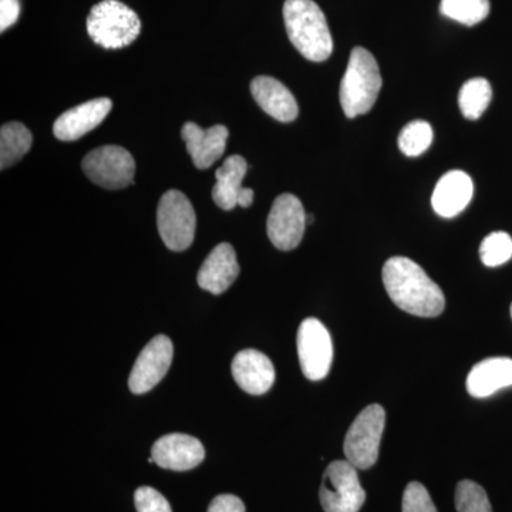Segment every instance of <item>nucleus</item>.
I'll use <instances>...</instances> for the list:
<instances>
[{"instance_id":"2eb2a0df","label":"nucleus","mask_w":512,"mask_h":512,"mask_svg":"<svg viewBox=\"0 0 512 512\" xmlns=\"http://www.w3.org/2000/svg\"><path fill=\"white\" fill-rule=\"evenodd\" d=\"M232 376L244 392L261 396L274 386L275 367L264 353L254 349L242 350L232 360Z\"/></svg>"},{"instance_id":"2f4dec72","label":"nucleus","mask_w":512,"mask_h":512,"mask_svg":"<svg viewBox=\"0 0 512 512\" xmlns=\"http://www.w3.org/2000/svg\"><path fill=\"white\" fill-rule=\"evenodd\" d=\"M511 316H512V305H511Z\"/></svg>"},{"instance_id":"4be33fe9","label":"nucleus","mask_w":512,"mask_h":512,"mask_svg":"<svg viewBox=\"0 0 512 512\" xmlns=\"http://www.w3.org/2000/svg\"><path fill=\"white\" fill-rule=\"evenodd\" d=\"M493 89L483 77L470 79L461 87L458 94V106L468 120H478L490 106Z\"/></svg>"},{"instance_id":"39448f33","label":"nucleus","mask_w":512,"mask_h":512,"mask_svg":"<svg viewBox=\"0 0 512 512\" xmlns=\"http://www.w3.org/2000/svg\"><path fill=\"white\" fill-rule=\"evenodd\" d=\"M386 412L380 404H370L353 421L345 437L346 460L357 470L376 464L382 443Z\"/></svg>"},{"instance_id":"7ed1b4c3","label":"nucleus","mask_w":512,"mask_h":512,"mask_svg":"<svg viewBox=\"0 0 512 512\" xmlns=\"http://www.w3.org/2000/svg\"><path fill=\"white\" fill-rule=\"evenodd\" d=\"M382 84L375 56L365 47H355L350 53L348 69L340 83V104L346 117L355 119L372 110Z\"/></svg>"},{"instance_id":"c85d7f7f","label":"nucleus","mask_w":512,"mask_h":512,"mask_svg":"<svg viewBox=\"0 0 512 512\" xmlns=\"http://www.w3.org/2000/svg\"><path fill=\"white\" fill-rule=\"evenodd\" d=\"M208 512H247L241 498L237 495L222 494L211 501Z\"/></svg>"},{"instance_id":"f3484780","label":"nucleus","mask_w":512,"mask_h":512,"mask_svg":"<svg viewBox=\"0 0 512 512\" xmlns=\"http://www.w3.org/2000/svg\"><path fill=\"white\" fill-rule=\"evenodd\" d=\"M474 184L470 175L454 170L440 178L434 188L431 205L443 218L457 217L473 200Z\"/></svg>"},{"instance_id":"20e7f679","label":"nucleus","mask_w":512,"mask_h":512,"mask_svg":"<svg viewBox=\"0 0 512 512\" xmlns=\"http://www.w3.org/2000/svg\"><path fill=\"white\" fill-rule=\"evenodd\" d=\"M87 32L96 45L116 50L131 45L141 32V20L119 0H103L90 10Z\"/></svg>"},{"instance_id":"9d476101","label":"nucleus","mask_w":512,"mask_h":512,"mask_svg":"<svg viewBox=\"0 0 512 512\" xmlns=\"http://www.w3.org/2000/svg\"><path fill=\"white\" fill-rule=\"evenodd\" d=\"M306 222V212L301 200L292 194H282L276 198L266 221V232L275 248L292 251L302 242Z\"/></svg>"},{"instance_id":"bb28decb","label":"nucleus","mask_w":512,"mask_h":512,"mask_svg":"<svg viewBox=\"0 0 512 512\" xmlns=\"http://www.w3.org/2000/svg\"><path fill=\"white\" fill-rule=\"evenodd\" d=\"M403 512H437L429 491L423 484L413 481L403 494Z\"/></svg>"},{"instance_id":"5701e85b","label":"nucleus","mask_w":512,"mask_h":512,"mask_svg":"<svg viewBox=\"0 0 512 512\" xmlns=\"http://www.w3.org/2000/svg\"><path fill=\"white\" fill-rule=\"evenodd\" d=\"M440 12L461 25L476 26L490 15V0H441Z\"/></svg>"},{"instance_id":"b1692460","label":"nucleus","mask_w":512,"mask_h":512,"mask_svg":"<svg viewBox=\"0 0 512 512\" xmlns=\"http://www.w3.org/2000/svg\"><path fill=\"white\" fill-rule=\"evenodd\" d=\"M433 143V128L427 121L416 120L400 131L399 148L407 157H419Z\"/></svg>"},{"instance_id":"412c9836","label":"nucleus","mask_w":512,"mask_h":512,"mask_svg":"<svg viewBox=\"0 0 512 512\" xmlns=\"http://www.w3.org/2000/svg\"><path fill=\"white\" fill-rule=\"evenodd\" d=\"M33 137L25 124L12 121L0 128V168L19 163L32 148Z\"/></svg>"},{"instance_id":"423d86ee","label":"nucleus","mask_w":512,"mask_h":512,"mask_svg":"<svg viewBox=\"0 0 512 512\" xmlns=\"http://www.w3.org/2000/svg\"><path fill=\"white\" fill-rule=\"evenodd\" d=\"M157 227L165 247L185 251L191 247L197 228V215L190 200L178 190L165 192L158 202Z\"/></svg>"},{"instance_id":"f8f14e48","label":"nucleus","mask_w":512,"mask_h":512,"mask_svg":"<svg viewBox=\"0 0 512 512\" xmlns=\"http://www.w3.org/2000/svg\"><path fill=\"white\" fill-rule=\"evenodd\" d=\"M151 456L154 463L165 470L187 471L200 466L205 450L195 437L174 433L158 439L151 448Z\"/></svg>"},{"instance_id":"1a4fd4ad","label":"nucleus","mask_w":512,"mask_h":512,"mask_svg":"<svg viewBox=\"0 0 512 512\" xmlns=\"http://www.w3.org/2000/svg\"><path fill=\"white\" fill-rule=\"evenodd\" d=\"M298 355L303 376L318 382L329 375L333 362V343L320 320H303L298 330Z\"/></svg>"},{"instance_id":"393cba45","label":"nucleus","mask_w":512,"mask_h":512,"mask_svg":"<svg viewBox=\"0 0 512 512\" xmlns=\"http://www.w3.org/2000/svg\"><path fill=\"white\" fill-rule=\"evenodd\" d=\"M457 512H493L488 495L480 484L463 480L456 488Z\"/></svg>"},{"instance_id":"6ab92c4d","label":"nucleus","mask_w":512,"mask_h":512,"mask_svg":"<svg viewBox=\"0 0 512 512\" xmlns=\"http://www.w3.org/2000/svg\"><path fill=\"white\" fill-rule=\"evenodd\" d=\"M467 392L477 399L491 396L498 390L512 386V359L490 357L477 363L467 377Z\"/></svg>"},{"instance_id":"ddd939ff","label":"nucleus","mask_w":512,"mask_h":512,"mask_svg":"<svg viewBox=\"0 0 512 512\" xmlns=\"http://www.w3.org/2000/svg\"><path fill=\"white\" fill-rule=\"evenodd\" d=\"M111 107H113V103L106 97L86 101L80 106L64 111L62 116L55 121L53 133L62 141L79 140L103 123L104 119L109 116Z\"/></svg>"},{"instance_id":"dca6fc26","label":"nucleus","mask_w":512,"mask_h":512,"mask_svg":"<svg viewBox=\"0 0 512 512\" xmlns=\"http://www.w3.org/2000/svg\"><path fill=\"white\" fill-rule=\"evenodd\" d=\"M238 275L239 265L235 249L224 242L212 249L207 256L198 271L197 281L204 291L221 295L237 281Z\"/></svg>"},{"instance_id":"7c9ffc66","label":"nucleus","mask_w":512,"mask_h":512,"mask_svg":"<svg viewBox=\"0 0 512 512\" xmlns=\"http://www.w3.org/2000/svg\"><path fill=\"white\" fill-rule=\"evenodd\" d=\"M254 202V191L251 188H242L241 194H239L238 205L242 208L251 207Z\"/></svg>"},{"instance_id":"a878e982","label":"nucleus","mask_w":512,"mask_h":512,"mask_svg":"<svg viewBox=\"0 0 512 512\" xmlns=\"http://www.w3.org/2000/svg\"><path fill=\"white\" fill-rule=\"evenodd\" d=\"M480 258L485 266L495 268L512 258V238L507 232H493L481 242Z\"/></svg>"},{"instance_id":"9b49d317","label":"nucleus","mask_w":512,"mask_h":512,"mask_svg":"<svg viewBox=\"0 0 512 512\" xmlns=\"http://www.w3.org/2000/svg\"><path fill=\"white\" fill-rule=\"evenodd\" d=\"M173 356L174 346L168 336L158 335L151 339L146 348L141 350L131 370L128 379L131 392L144 394L153 390L167 375Z\"/></svg>"},{"instance_id":"f257e3e1","label":"nucleus","mask_w":512,"mask_h":512,"mask_svg":"<svg viewBox=\"0 0 512 512\" xmlns=\"http://www.w3.org/2000/svg\"><path fill=\"white\" fill-rule=\"evenodd\" d=\"M383 284L394 305L410 315L436 318L446 298L436 282L412 259L394 256L383 266Z\"/></svg>"},{"instance_id":"cd10ccee","label":"nucleus","mask_w":512,"mask_h":512,"mask_svg":"<svg viewBox=\"0 0 512 512\" xmlns=\"http://www.w3.org/2000/svg\"><path fill=\"white\" fill-rule=\"evenodd\" d=\"M137 512H173L163 494L151 487H140L134 494Z\"/></svg>"},{"instance_id":"c756f323","label":"nucleus","mask_w":512,"mask_h":512,"mask_svg":"<svg viewBox=\"0 0 512 512\" xmlns=\"http://www.w3.org/2000/svg\"><path fill=\"white\" fill-rule=\"evenodd\" d=\"M20 16L19 0H0V30L5 32L18 22Z\"/></svg>"},{"instance_id":"4468645a","label":"nucleus","mask_w":512,"mask_h":512,"mask_svg":"<svg viewBox=\"0 0 512 512\" xmlns=\"http://www.w3.org/2000/svg\"><path fill=\"white\" fill-rule=\"evenodd\" d=\"M228 128L217 124L211 128H201L195 123H185L181 137L187 144L192 163L198 170H207L225 153L228 140Z\"/></svg>"},{"instance_id":"aec40b11","label":"nucleus","mask_w":512,"mask_h":512,"mask_svg":"<svg viewBox=\"0 0 512 512\" xmlns=\"http://www.w3.org/2000/svg\"><path fill=\"white\" fill-rule=\"evenodd\" d=\"M248 164L244 157L231 156L215 173L217 184L212 188V200L225 211L234 210L242 191V181L247 175Z\"/></svg>"},{"instance_id":"a211bd4d","label":"nucleus","mask_w":512,"mask_h":512,"mask_svg":"<svg viewBox=\"0 0 512 512\" xmlns=\"http://www.w3.org/2000/svg\"><path fill=\"white\" fill-rule=\"evenodd\" d=\"M251 93L258 106L272 119L291 123L298 117V103L291 90L274 77H255L251 83Z\"/></svg>"},{"instance_id":"f03ea898","label":"nucleus","mask_w":512,"mask_h":512,"mask_svg":"<svg viewBox=\"0 0 512 512\" xmlns=\"http://www.w3.org/2000/svg\"><path fill=\"white\" fill-rule=\"evenodd\" d=\"M284 20L289 40L305 59L325 62L333 52L326 16L313 0H286Z\"/></svg>"},{"instance_id":"0eeeda50","label":"nucleus","mask_w":512,"mask_h":512,"mask_svg":"<svg viewBox=\"0 0 512 512\" xmlns=\"http://www.w3.org/2000/svg\"><path fill=\"white\" fill-rule=\"evenodd\" d=\"M325 512H359L366 501L357 468L348 460L330 463L323 474L319 491Z\"/></svg>"},{"instance_id":"6e6552de","label":"nucleus","mask_w":512,"mask_h":512,"mask_svg":"<svg viewBox=\"0 0 512 512\" xmlns=\"http://www.w3.org/2000/svg\"><path fill=\"white\" fill-rule=\"evenodd\" d=\"M84 174L92 183L106 190H120L133 184L136 163L134 158L120 146H103L90 151L83 158Z\"/></svg>"}]
</instances>
